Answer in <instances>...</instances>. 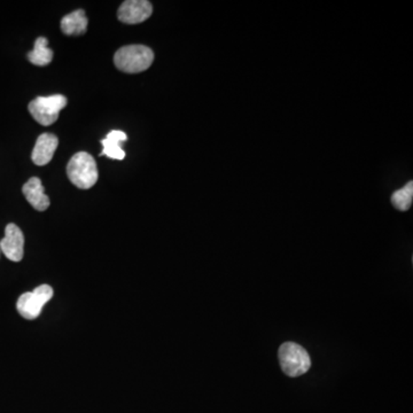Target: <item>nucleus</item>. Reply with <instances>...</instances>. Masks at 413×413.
Wrapping results in <instances>:
<instances>
[{
	"label": "nucleus",
	"instance_id": "1",
	"mask_svg": "<svg viewBox=\"0 0 413 413\" xmlns=\"http://www.w3.org/2000/svg\"><path fill=\"white\" fill-rule=\"evenodd\" d=\"M154 53L145 45H128L115 53L114 63L118 71L128 73L145 71L152 66Z\"/></svg>",
	"mask_w": 413,
	"mask_h": 413
},
{
	"label": "nucleus",
	"instance_id": "2",
	"mask_svg": "<svg viewBox=\"0 0 413 413\" xmlns=\"http://www.w3.org/2000/svg\"><path fill=\"white\" fill-rule=\"evenodd\" d=\"M67 175L76 188L81 190L91 188L99 177L93 156L86 152L76 153L68 163Z\"/></svg>",
	"mask_w": 413,
	"mask_h": 413
},
{
	"label": "nucleus",
	"instance_id": "3",
	"mask_svg": "<svg viewBox=\"0 0 413 413\" xmlns=\"http://www.w3.org/2000/svg\"><path fill=\"white\" fill-rule=\"evenodd\" d=\"M280 367L285 374L296 378L308 372L311 367L310 356L297 343L285 342L278 350Z\"/></svg>",
	"mask_w": 413,
	"mask_h": 413
},
{
	"label": "nucleus",
	"instance_id": "4",
	"mask_svg": "<svg viewBox=\"0 0 413 413\" xmlns=\"http://www.w3.org/2000/svg\"><path fill=\"white\" fill-rule=\"evenodd\" d=\"M67 106V98L61 94L37 97L28 106L30 114L41 126H52L59 118L60 111Z\"/></svg>",
	"mask_w": 413,
	"mask_h": 413
},
{
	"label": "nucleus",
	"instance_id": "5",
	"mask_svg": "<svg viewBox=\"0 0 413 413\" xmlns=\"http://www.w3.org/2000/svg\"><path fill=\"white\" fill-rule=\"evenodd\" d=\"M53 288L49 285H41L34 292L22 294L19 297L16 309L19 314L28 320H34L41 314L43 307L52 299Z\"/></svg>",
	"mask_w": 413,
	"mask_h": 413
},
{
	"label": "nucleus",
	"instance_id": "6",
	"mask_svg": "<svg viewBox=\"0 0 413 413\" xmlns=\"http://www.w3.org/2000/svg\"><path fill=\"white\" fill-rule=\"evenodd\" d=\"M152 4L147 0H128L118 9V18L126 24H138L151 18Z\"/></svg>",
	"mask_w": 413,
	"mask_h": 413
},
{
	"label": "nucleus",
	"instance_id": "7",
	"mask_svg": "<svg viewBox=\"0 0 413 413\" xmlns=\"http://www.w3.org/2000/svg\"><path fill=\"white\" fill-rule=\"evenodd\" d=\"M0 250L9 261L20 262L24 254V235L20 228L9 224L5 229V237L0 241Z\"/></svg>",
	"mask_w": 413,
	"mask_h": 413
},
{
	"label": "nucleus",
	"instance_id": "8",
	"mask_svg": "<svg viewBox=\"0 0 413 413\" xmlns=\"http://www.w3.org/2000/svg\"><path fill=\"white\" fill-rule=\"evenodd\" d=\"M58 146H59V139L56 135L43 133L39 136L34 147L33 154H31L34 163L36 165H46L47 163H50Z\"/></svg>",
	"mask_w": 413,
	"mask_h": 413
},
{
	"label": "nucleus",
	"instance_id": "9",
	"mask_svg": "<svg viewBox=\"0 0 413 413\" xmlns=\"http://www.w3.org/2000/svg\"><path fill=\"white\" fill-rule=\"evenodd\" d=\"M26 201L33 205L36 210L45 211L50 207V199L45 194V188L41 179L37 177L30 178L22 188Z\"/></svg>",
	"mask_w": 413,
	"mask_h": 413
},
{
	"label": "nucleus",
	"instance_id": "10",
	"mask_svg": "<svg viewBox=\"0 0 413 413\" xmlns=\"http://www.w3.org/2000/svg\"><path fill=\"white\" fill-rule=\"evenodd\" d=\"M88 19L83 9H77L71 14L66 15L61 20L62 33L68 36H79L86 33Z\"/></svg>",
	"mask_w": 413,
	"mask_h": 413
},
{
	"label": "nucleus",
	"instance_id": "11",
	"mask_svg": "<svg viewBox=\"0 0 413 413\" xmlns=\"http://www.w3.org/2000/svg\"><path fill=\"white\" fill-rule=\"evenodd\" d=\"M128 139L126 133L123 131H118V130H114V131L109 132L107 137L101 141V144L103 146V151L100 156L106 155L108 156L109 158H114V160H123L126 158V152L122 150L121 147V143L122 141H126Z\"/></svg>",
	"mask_w": 413,
	"mask_h": 413
},
{
	"label": "nucleus",
	"instance_id": "12",
	"mask_svg": "<svg viewBox=\"0 0 413 413\" xmlns=\"http://www.w3.org/2000/svg\"><path fill=\"white\" fill-rule=\"evenodd\" d=\"M47 43L49 41L45 37L36 39L34 50L28 53V59L33 65L46 66L52 61L53 51L47 47Z\"/></svg>",
	"mask_w": 413,
	"mask_h": 413
},
{
	"label": "nucleus",
	"instance_id": "13",
	"mask_svg": "<svg viewBox=\"0 0 413 413\" xmlns=\"http://www.w3.org/2000/svg\"><path fill=\"white\" fill-rule=\"evenodd\" d=\"M413 201V182L407 183L404 188L395 190L392 195V203L397 210L407 211L411 208Z\"/></svg>",
	"mask_w": 413,
	"mask_h": 413
}]
</instances>
